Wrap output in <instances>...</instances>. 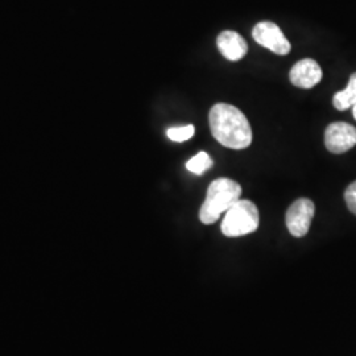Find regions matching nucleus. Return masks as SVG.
<instances>
[{
  "mask_svg": "<svg viewBox=\"0 0 356 356\" xmlns=\"http://www.w3.org/2000/svg\"><path fill=\"white\" fill-rule=\"evenodd\" d=\"M211 135L231 149H245L252 143V128L239 108L229 103H216L209 114Z\"/></svg>",
  "mask_w": 356,
  "mask_h": 356,
  "instance_id": "obj_1",
  "label": "nucleus"
},
{
  "mask_svg": "<svg viewBox=\"0 0 356 356\" xmlns=\"http://www.w3.org/2000/svg\"><path fill=\"white\" fill-rule=\"evenodd\" d=\"M242 195V186L231 178H216L206 194V200L200 209V220L204 225H213L236 204Z\"/></svg>",
  "mask_w": 356,
  "mask_h": 356,
  "instance_id": "obj_2",
  "label": "nucleus"
},
{
  "mask_svg": "<svg viewBox=\"0 0 356 356\" xmlns=\"http://www.w3.org/2000/svg\"><path fill=\"white\" fill-rule=\"evenodd\" d=\"M259 210L248 200H239L226 211L222 232L227 238H238L254 232L259 227Z\"/></svg>",
  "mask_w": 356,
  "mask_h": 356,
  "instance_id": "obj_3",
  "label": "nucleus"
},
{
  "mask_svg": "<svg viewBox=\"0 0 356 356\" xmlns=\"http://www.w3.org/2000/svg\"><path fill=\"white\" fill-rule=\"evenodd\" d=\"M316 213L314 202L309 198L294 201L285 216V223L289 232L296 238H302L309 232L313 216Z\"/></svg>",
  "mask_w": 356,
  "mask_h": 356,
  "instance_id": "obj_4",
  "label": "nucleus"
},
{
  "mask_svg": "<svg viewBox=\"0 0 356 356\" xmlns=\"http://www.w3.org/2000/svg\"><path fill=\"white\" fill-rule=\"evenodd\" d=\"M252 38L257 44L279 56H286L292 49L291 42L282 33L280 26L272 22L257 23L252 29Z\"/></svg>",
  "mask_w": 356,
  "mask_h": 356,
  "instance_id": "obj_5",
  "label": "nucleus"
},
{
  "mask_svg": "<svg viewBox=\"0 0 356 356\" xmlns=\"http://www.w3.org/2000/svg\"><path fill=\"white\" fill-rule=\"evenodd\" d=\"M325 145L335 154L350 151L356 145V128L344 122L331 123L325 132Z\"/></svg>",
  "mask_w": 356,
  "mask_h": 356,
  "instance_id": "obj_6",
  "label": "nucleus"
},
{
  "mask_svg": "<svg viewBox=\"0 0 356 356\" xmlns=\"http://www.w3.org/2000/svg\"><path fill=\"white\" fill-rule=\"evenodd\" d=\"M289 79L296 88L312 89L321 82L322 69L314 60L304 58L291 69Z\"/></svg>",
  "mask_w": 356,
  "mask_h": 356,
  "instance_id": "obj_7",
  "label": "nucleus"
},
{
  "mask_svg": "<svg viewBox=\"0 0 356 356\" xmlns=\"http://www.w3.org/2000/svg\"><path fill=\"white\" fill-rule=\"evenodd\" d=\"M216 47L229 61H239L248 51L247 41L235 31H223L216 38Z\"/></svg>",
  "mask_w": 356,
  "mask_h": 356,
  "instance_id": "obj_8",
  "label": "nucleus"
},
{
  "mask_svg": "<svg viewBox=\"0 0 356 356\" xmlns=\"http://www.w3.org/2000/svg\"><path fill=\"white\" fill-rule=\"evenodd\" d=\"M356 102V73L350 76L348 85L342 91H338L332 97V104L338 111H346L351 108Z\"/></svg>",
  "mask_w": 356,
  "mask_h": 356,
  "instance_id": "obj_9",
  "label": "nucleus"
},
{
  "mask_svg": "<svg viewBox=\"0 0 356 356\" xmlns=\"http://www.w3.org/2000/svg\"><path fill=\"white\" fill-rule=\"evenodd\" d=\"M211 166H213V160L206 152L197 153L186 163V169L197 176L204 175V172L209 170Z\"/></svg>",
  "mask_w": 356,
  "mask_h": 356,
  "instance_id": "obj_10",
  "label": "nucleus"
},
{
  "mask_svg": "<svg viewBox=\"0 0 356 356\" xmlns=\"http://www.w3.org/2000/svg\"><path fill=\"white\" fill-rule=\"evenodd\" d=\"M195 128L193 124H188L184 127L169 128L166 135L170 140L176 141V143H182V141L189 140L194 136Z\"/></svg>",
  "mask_w": 356,
  "mask_h": 356,
  "instance_id": "obj_11",
  "label": "nucleus"
},
{
  "mask_svg": "<svg viewBox=\"0 0 356 356\" xmlns=\"http://www.w3.org/2000/svg\"><path fill=\"white\" fill-rule=\"evenodd\" d=\"M344 201L348 210L356 216V181L347 186V189L344 191Z\"/></svg>",
  "mask_w": 356,
  "mask_h": 356,
  "instance_id": "obj_12",
  "label": "nucleus"
},
{
  "mask_svg": "<svg viewBox=\"0 0 356 356\" xmlns=\"http://www.w3.org/2000/svg\"><path fill=\"white\" fill-rule=\"evenodd\" d=\"M351 110H353V115H354V118H355L356 120V102L354 103V106L351 107Z\"/></svg>",
  "mask_w": 356,
  "mask_h": 356,
  "instance_id": "obj_13",
  "label": "nucleus"
}]
</instances>
